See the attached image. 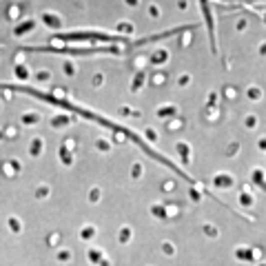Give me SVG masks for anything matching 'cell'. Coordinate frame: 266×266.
Listing matches in <instances>:
<instances>
[{
    "label": "cell",
    "mask_w": 266,
    "mask_h": 266,
    "mask_svg": "<svg viewBox=\"0 0 266 266\" xmlns=\"http://www.w3.org/2000/svg\"><path fill=\"white\" fill-rule=\"evenodd\" d=\"M56 40H74V42H78V40H102V42H122V38H118V36H109V34H100V32H76V34H58L56 36Z\"/></svg>",
    "instance_id": "obj_1"
}]
</instances>
